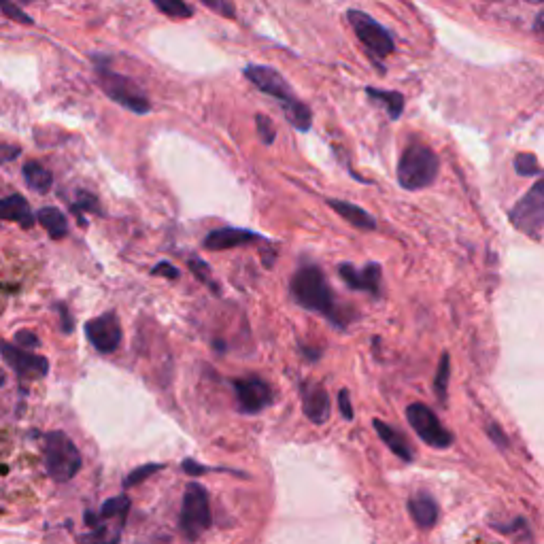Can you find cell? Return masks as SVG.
<instances>
[{
	"label": "cell",
	"instance_id": "obj_1",
	"mask_svg": "<svg viewBox=\"0 0 544 544\" xmlns=\"http://www.w3.org/2000/svg\"><path fill=\"white\" fill-rule=\"evenodd\" d=\"M292 294L302 309L323 315L338 328L347 326L343 313L336 306L334 292L317 266H302L296 272L292 279Z\"/></svg>",
	"mask_w": 544,
	"mask_h": 544
},
{
	"label": "cell",
	"instance_id": "obj_2",
	"mask_svg": "<svg viewBox=\"0 0 544 544\" xmlns=\"http://www.w3.org/2000/svg\"><path fill=\"white\" fill-rule=\"evenodd\" d=\"M438 158L436 153L423 143L413 141L402 153L398 164V181L404 190H423L434 183L438 175Z\"/></svg>",
	"mask_w": 544,
	"mask_h": 544
},
{
	"label": "cell",
	"instance_id": "obj_3",
	"mask_svg": "<svg viewBox=\"0 0 544 544\" xmlns=\"http://www.w3.org/2000/svg\"><path fill=\"white\" fill-rule=\"evenodd\" d=\"M43 455H45V468L47 474L56 483H68L75 479L77 472L81 470V451L77 449L75 442L68 438L64 432H49L43 436Z\"/></svg>",
	"mask_w": 544,
	"mask_h": 544
},
{
	"label": "cell",
	"instance_id": "obj_4",
	"mask_svg": "<svg viewBox=\"0 0 544 544\" xmlns=\"http://www.w3.org/2000/svg\"><path fill=\"white\" fill-rule=\"evenodd\" d=\"M98 83L102 92H105L119 107H124L136 115H147L151 111L147 94L126 75H119L107 66H98Z\"/></svg>",
	"mask_w": 544,
	"mask_h": 544
},
{
	"label": "cell",
	"instance_id": "obj_5",
	"mask_svg": "<svg viewBox=\"0 0 544 544\" xmlns=\"http://www.w3.org/2000/svg\"><path fill=\"white\" fill-rule=\"evenodd\" d=\"M211 502H209V491L196 481L187 485L183 506H181V532L187 540H196L211 527Z\"/></svg>",
	"mask_w": 544,
	"mask_h": 544
},
{
	"label": "cell",
	"instance_id": "obj_6",
	"mask_svg": "<svg viewBox=\"0 0 544 544\" xmlns=\"http://www.w3.org/2000/svg\"><path fill=\"white\" fill-rule=\"evenodd\" d=\"M508 219L521 234L532 238L540 236L544 230V177L510 209Z\"/></svg>",
	"mask_w": 544,
	"mask_h": 544
},
{
	"label": "cell",
	"instance_id": "obj_7",
	"mask_svg": "<svg viewBox=\"0 0 544 544\" xmlns=\"http://www.w3.org/2000/svg\"><path fill=\"white\" fill-rule=\"evenodd\" d=\"M406 419L411 423V428L415 430V434L425 442V445L432 449H449L453 445V434L445 428V425L440 423V419L436 417V413L432 411L430 406H425L421 402H413L408 404L406 408Z\"/></svg>",
	"mask_w": 544,
	"mask_h": 544
},
{
	"label": "cell",
	"instance_id": "obj_8",
	"mask_svg": "<svg viewBox=\"0 0 544 544\" xmlns=\"http://www.w3.org/2000/svg\"><path fill=\"white\" fill-rule=\"evenodd\" d=\"M347 20L353 26L357 39L362 41V45L374 58H385L394 51V39H391V34L379 22H374L368 13L353 9L347 13Z\"/></svg>",
	"mask_w": 544,
	"mask_h": 544
},
{
	"label": "cell",
	"instance_id": "obj_9",
	"mask_svg": "<svg viewBox=\"0 0 544 544\" xmlns=\"http://www.w3.org/2000/svg\"><path fill=\"white\" fill-rule=\"evenodd\" d=\"M243 73L255 85V88L275 98L281 107L289 105V102H296L298 100V96L292 90V85H289L285 81V77L279 71H275V68H272V66L249 64V66H245Z\"/></svg>",
	"mask_w": 544,
	"mask_h": 544
},
{
	"label": "cell",
	"instance_id": "obj_10",
	"mask_svg": "<svg viewBox=\"0 0 544 544\" xmlns=\"http://www.w3.org/2000/svg\"><path fill=\"white\" fill-rule=\"evenodd\" d=\"M0 355L5 357V362L11 366V370L17 374L20 379H43L45 374L49 372V362L47 357L32 353L28 349L9 345L7 340L0 338Z\"/></svg>",
	"mask_w": 544,
	"mask_h": 544
},
{
	"label": "cell",
	"instance_id": "obj_11",
	"mask_svg": "<svg viewBox=\"0 0 544 544\" xmlns=\"http://www.w3.org/2000/svg\"><path fill=\"white\" fill-rule=\"evenodd\" d=\"M85 336L98 353H113L122 345V323L115 313H102L85 323Z\"/></svg>",
	"mask_w": 544,
	"mask_h": 544
},
{
	"label": "cell",
	"instance_id": "obj_12",
	"mask_svg": "<svg viewBox=\"0 0 544 544\" xmlns=\"http://www.w3.org/2000/svg\"><path fill=\"white\" fill-rule=\"evenodd\" d=\"M232 387L236 391V400L241 413L247 415H258L272 402V391L268 383L260 377H245V379H234Z\"/></svg>",
	"mask_w": 544,
	"mask_h": 544
},
{
	"label": "cell",
	"instance_id": "obj_13",
	"mask_svg": "<svg viewBox=\"0 0 544 544\" xmlns=\"http://www.w3.org/2000/svg\"><path fill=\"white\" fill-rule=\"evenodd\" d=\"M338 275L343 281L357 292H368L370 296H381V283H383V270L381 264L370 262L364 268H355L351 264H340Z\"/></svg>",
	"mask_w": 544,
	"mask_h": 544
},
{
	"label": "cell",
	"instance_id": "obj_14",
	"mask_svg": "<svg viewBox=\"0 0 544 544\" xmlns=\"http://www.w3.org/2000/svg\"><path fill=\"white\" fill-rule=\"evenodd\" d=\"M85 523L92 527L90 534L77 536L79 544H119V536H122V530L126 521L122 519H107L92 513H85Z\"/></svg>",
	"mask_w": 544,
	"mask_h": 544
},
{
	"label": "cell",
	"instance_id": "obj_15",
	"mask_svg": "<svg viewBox=\"0 0 544 544\" xmlns=\"http://www.w3.org/2000/svg\"><path fill=\"white\" fill-rule=\"evenodd\" d=\"M302 411L313 423L321 425L330 417V396L321 383H302Z\"/></svg>",
	"mask_w": 544,
	"mask_h": 544
},
{
	"label": "cell",
	"instance_id": "obj_16",
	"mask_svg": "<svg viewBox=\"0 0 544 544\" xmlns=\"http://www.w3.org/2000/svg\"><path fill=\"white\" fill-rule=\"evenodd\" d=\"M253 241H262V236L243 228H219L207 234V238H204V247L211 251H224V249H234Z\"/></svg>",
	"mask_w": 544,
	"mask_h": 544
},
{
	"label": "cell",
	"instance_id": "obj_17",
	"mask_svg": "<svg viewBox=\"0 0 544 544\" xmlns=\"http://www.w3.org/2000/svg\"><path fill=\"white\" fill-rule=\"evenodd\" d=\"M0 219L15 221V224H20L24 230L32 228L34 221H37L28 200L20 194H11L7 198H0Z\"/></svg>",
	"mask_w": 544,
	"mask_h": 544
},
{
	"label": "cell",
	"instance_id": "obj_18",
	"mask_svg": "<svg viewBox=\"0 0 544 544\" xmlns=\"http://www.w3.org/2000/svg\"><path fill=\"white\" fill-rule=\"evenodd\" d=\"M372 425H374V430H377L379 438L389 447L391 453L398 455L400 459H404V462H413L415 453H413L411 442L404 438V434H400L396 428H391V425H387L381 419H374Z\"/></svg>",
	"mask_w": 544,
	"mask_h": 544
},
{
	"label": "cell",
	"instance_id": "obj_19",
	"mask_svg": "<svg viewBox=\"0 0 544 544\" xmlns=\"http://www.w3.org/2000/svg\"><path fill=\"white\" fill-rule=\"evenodd\" d=\"M328 204L357 230L370 232V230L377 228V221H374V217L368 211H364L362 207H357V204H351L345 200H328Z\"/></svg>",
	"mask_w": 544,
	"mask_h": 544
},
{
	"label": "cell",
	"instance_id": "obj_20",
	"mask_svg": "<svg viewBox=\"0 0 544 544\" xmlns=\"http://www.w3.org/2000/svg\"><path fill=\"white\" fill-rule=\"evenodd\" d=\"M406 506H408V513H411V517L415 519V523L419 527H432V525H436L438 515H440V508L434 502V498L421 493V496H415V498L408 500Z\"/></svg>",
	"mask_w": 544,
	"mask_h": 544
},
{
	"label": "cell",
	"instance_id": "obj_21",
	"mask_svg": "<svg viewBox=\"0 0 544 544\" xmlns=\"http://www.w3.org/2000/svg\"><path fill=\"white\" fill-rule=\"evenodd\" d=\"M22 175L26 185L37 194H47L51 190V185H54V175H51L49 170L37 160L26 162L22 168Z\"/></svg>",
	"mask_w": 544,
	"mask_h": 544
},
{
	"label": "cell",
	"instance_id": "obj_22",
	"mask_svg": "<svg viewBox=\"0 0 544 544\" xmlns=\"http://www.w3.org/2000/svg\"><path fill=\"white\" fill-rule=\"evenodd\" d=\"M37 219H39V224L47 230V234L54 238V241H60V238H64L68 234L66 215L56 207H43L37 213Z\"/></svg>",
	"mask_w": 544,
	"mask_h": 544
},
{
	"label": "cell",
	"instance_id": "obj_23",
	"mask_svg": "<svg viewBox=\"0 0 544 544\" xmlns=\"http://www.w3.org/2000/svg\"><path fill=\"white\" fill-rule=\"evenodd\" d=\"M283 113H285V119L289 124H292L296 130L300 132H309L311 130V124H313V113L311 109L304 105L302 100H296V102H289V105L281 107Z\"/></svg>",
	"mask_w": 544,
	"mask_h": 544
},
{
	"label": "cell",
	"instance_id": "obj_24",
	"mask_svg": "<svg viewBox=\"0 0 544 544\" xmlns=\"http://www.w3.org/2000/svg\"><path fill=\"white\" fill-rule=\"evenodd\" d=\"M151 3L170 20H190L194 15V9L185 0H151Z\"/></svg>",
	"mask_w": 544,
	"mask_h": 544
},
{
	"label": "cell",
	"instance_id": "obj_25",
	"mask_svg": "<svg viewBox=\"0 0 544 544\" xmlns=\"http://www.w3.org/2000/svg\"><path fill=\"white\" fill-rule=\"evenodd\" d=\"M366 94L372 100H377V102H381V105H385L387 115L391 119H398L402 115V111H404V98H402V94H398V92H381V90H372V88H368Z\"/></svg>",
	"mask_w": 544,
	"mask_h": 544
},
{
	"label": "cell",
	"instance_id": "obj_26",
	"mask_svg": "<svg viewBox=\"0 0 544 544\" xmlns=\"http://www.w3.org/2000/svg\"><path fill=\"white\" fill-rule=\"evenodd\" d=\"M449 374H451V357H449V353H442L438 370H436V379H434V389H436V396L440 402L447 400Z\"/></svg>",
	"mask_w": 544,
	"mask_h": 544
},
{
	"label": "cell",
	"instance_id": "obj_27",
	"mask_svg": "<svg viewBox=\"0 0 544 544\" xmlns=\"http://www.w3.org/2000/svg\"><path fill=\"white\" fill-rule=\"evenodd\" d=\"M130 510V498L128 496H115L111 500H107L100 508V515L107 519H122L126 521Z\"/></svg>",
	"mask_w": 544,
	"mask_h": 544
},
{
	"label": "cell",
	"instance_id": "obj_28",
	"mask_svg": "<svg viewBox=\"0 0 544 544\" xmlns=\"http://www.w3.org/2000/svg\"><path fill=\"white\" fill-rule=\"evenodd\" d=\"M164 468H166L164 464H145V466L134 468V470H132V472L126 476V479H124V485H126V489L136 487V485H141L143 481H147V479H149L151 474H156V472H160V470H164Z\"/></svg>",
	"mask_w": 544,
	"mask_h": 544
},
{
	"label": "cell",
	"instance_id": "obj_29",
	"mask_svg": "<svg viewBox=\"0 0 544 544\" xmlns=\"http://www.w3.org/2000/svg\"><path fill=\"white\" fill-rule=\"evenodd\" d=\"M515 170L521 177H534L542 173L534 153H519V156L515 158Z\"/></svg>",
	"mask_w": 544,
	"mask_h": 544
},
{
	"label": "cell",
	"instance_id": "obj_30",
	"mask_svg": "<svg viewBox=\"0 0 544 544\" xmlns=\"http://www.w3.org/2000/svg\"><path fill=\"white\" fill-rule=\"evenodd\" d=\"M71 209L75 215H79L81 219V213L83 211H90V213H102L100 211V202L94 194H88V192H79L77 194V200L71 204ZM81 224H83V219H81Z\"/></svg>",
	"mask_w": 544,
	"mask_h": 544
},
{
	"label": "cell",
	"instance_id": "obj_31",
	"mask_svg": "<svg viewBox=\"0 0 544 544\" xmlns=\"http://www.w3.org/2000/svg\"><path fill=\"white\" fill-rule=\"evenodd\" d=\"M255 128H258V134L264 145H272L275 143V136H277V130H275V124H272V119L258 113L255 115Z\"/></svg>",
	"mask_w": 544,
	"mask_h": 544
},
{
	"label": "cell",
	"instance_id": "obj_32",
	"mask_svg": "<svg viewBox=\"0 0 544 544\" xmlns=\"http://www.w3.org/2000/svg\"><path fill=\"white\" fill-rule=\"evenodd\" d=\"M0 11H3L5 17H9V20L17 22V24H24V26H32V17H28L20 7H17L13 0H0Z\"/></svg>",
	"mask_w": 544,
	"mask_h": 544
},
{
	"label": "cell",
	"instance_id": "obj_33",
	"mask_svg": "<svg viewBox=\"0 0 544 544\" xmlns=\"http://www.w3.org/2000/svg\"><path fill=\"white\" fill-rule=\"evenodd\" d=\"M200 3L204 7H209L211 11L219 13L221 17H226V20H234V17H236V9H234V5L230 3V0H200Z\"/></svg>",
	"mask_w": 544,
	"mask_h": 544
},
{
	"label": "cell",
	"instance_id": "obj_34",
	"mask_svg": "<svg viewBox=\"0 0 544 544\" xmlns=\"http://www.w3.org/2000/svg\"><path fill=\"white\" fill-rule=\"evenodd\" d=\"M190 270L194 272V275L202 281V283H207L211 289H215V292H217V287H215V283L211 281V270H209V266L207 264H204L202 260H190Z\"/></svg>",
	"mask_w": 544,
	"mask_h": 544
},
{
	"label": "cell",
	"instance_id": "obj_35",
	"mask_svg": "<svg viewBox=\"0 0 544 544\" xmlns=\"http://www.w3.org/2000/svg\"><path fill=\"white\" fill-rule=\"evenodd\" d=\"M338 408H340V415H343L347 421H353V404H351V396H349V389H340L338 391Z\"/></svg>",
	"mask_w": 544,
	"mask_h": 544
},
{
	"label": "cell",
	"instance_id": "obj_36",
	"mask_svg": "<svg viewBox=\"0 0 544 544\" xmlns=\"http://www.w3.org/2000/svg\"><path fill=\"white\" fill-rule=\"evenodd\" d=\"M15 343H17V347H22V349H34V347H39V338L30 330H20L15 334Z\"/></svg>",
	"mask_w": 544,
	"mask_h": 544
},
{
	"label": "cell",
	"instance_id": "obj_37",
	"mask_svg": "<svg viewBox=\"0 0 544 544\" xmlns=\"http://www.w3.org/2000/svg\"><path fill=\"white\" fill-rule=\"evenodd\" d=\"M22 153V147L20 145H11V143H0V166L7 164V162H13L20 158Z\"/></svg>",
	"mask_w": 544,
	"mask_h": 544
},
{
	"label": "cell",
	"instance_id": "obj_38",
	"mask_svg": "<svg viewBox=\"0 0 544 544\" xmlns=\"http://www.w3.org/2000/svg\"><path fill=\"white\" fill-rule=\"evenodd\" d=\"M487 434H489L491 442H493V445H496V447H500V449H506V447H508V436L502 432V428H500L498 423H489V425H487Z\"/></svg>",
	"mask_w": 544,
	"mask_h": 544
},
{
	"label": "cell",
	"instance_id": "obj_39",
	"mask_svg": "<svg viewBox=\"0 0 544 544\" xmlns=\"http://www.w3.org/2000/svg\"><path fill=\"white\" fill-rule=\"evenodd\" d=\"M151 275H156V277L162 275V277H166L170 281H175V279H179V268H175L170 262H160L158 266H153Z\"/></svg>",
	"mask_w": 544,
	"mask_h": 544
},
{
	"label": "cell",
	"instance_id": "obj_40",
	"mask_svg": "<svg viewBox=\"0 0 544 544\" xmlns=\"http://www.w3.org/2000/svg\"><path fill=\"white\" fill-rule=\"evenodd\" d=\"M183 470H185L187 474H192V476H200V474H207V472H211L213 468H209V466H202V464L194 462V459H185V462H183Z\"/></svg>",
	"mask_w": 544,
	"mask_h": 544
},
{
	"label": "cell",
	"instance_id": "obj_41",
	"mask_svg": "<svg viewBox=\"0 0 544 544\" xmlns=\"http://www.w3.org/2000/svg\"><path fill=\"white\" fill-rule=\"evenodd\" d=\"M56 309H58V313H60V321H62V330H64V334H71V332H73V317H71V313H68L66 304H58Z\"/></svg>",
	"mask_w": 544,
	"mask_h": 544
},
{
	"label": "cell",
	"instance_id": "obj_42",
	"mask_svg": "<svg viewBox=\"0 0 544 544\" xmlns=\"http://www.w3.org/2000/svg\"><path fill=\"white\" fill-rule=\"evenodd\" d=\"M534 30H536V34H538V37L544 41V11L536 17V22H534Z\"/></svg>",
	"mask_w": 544,
	"mask_h": 544
},
{
	"label": "cell",
	"instance_id": "obj_43",
	"mask_svg": "<svg viewBox=\"0 0 544 544\" xmlns=\"http://www.w3.org/2000/svg\"><path fill=\"white\" fill-rule=\"evenodd\" d=\"M5 385V377H3V374H0V387H3Z\"/></svg>",
	"mask_w": 544,
	"mask_h": 544
},
{
	"label": "cell",
	"instance_id": "obj_44",
	"mask_svg": "<svg viewBox=\"0 0 544 544\" xmlns=\"http://www.w3.org/2000/svg\"><path fill=\"white\" fill-rule=\"evenodd\" d=\"M0 474H7V468H5V466H0Z\"/></svg>",
	"mask_w": 544,
	"mask_h": 544
},
{
	"label": "cell",
	"instance_id": "obj_45",
	"mask_svg": "<svg viewBox=\"0 0 544 544\" xmlns=\"http://www.w3.org/2000/svg\"><path fill=\"white\" fill-rule=\"evenodd\" d=\"M530 3H544V0H530Z\"/></svg>",
	"mask_w": 544,
	"mask_h": 544
},
{
	"label": "cell",
	"instance_id": "obj_46",
	"mask_svg": "<svg viewBox=\"0 0 544 544\" xmlns=\"http://www.w3.org/2000/svg\"><path fill=\"white\" fill-rule=\"evenodd\" d=\"M17 3H30V0H17Z\"/></svg>",
	"mask_w": 544,
	"mask_h": 544
}]
</instances>
